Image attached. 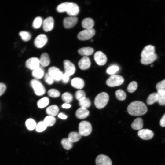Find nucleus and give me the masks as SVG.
Masks as SVG:
<instances>
[{"mask_svg": "<svg viewBox=\"0 0 165 165\" xmlns=\"http://www.w3.org/2000/svg\"><path fill=\"white\" fill-rule=\"evenodd\" d=\"M78 19L75 16H70L65 18L63 20L64 27L67 29L74 26L77 23Z\"/></svg>", "mask_w": 165, "mask_h": 165, "instance_id": "9b49d317", "label": "nucleus"}, {"mask_svg": "<svg viewBox=\"0 0 165 165\" xmlns=\"http://www.w3.org/2000/svg\"><path fill=\"white\" fill-rule=\"evenodd\" d=\"M94 52V49L89 47H82L78 50L79 53L84 56L90 55L93 53Z\"/></svg>", "mask_w": 165, "mask_h": 165, "instance_id": "5701e85b", "label": "nucleus"}, {"mask_svg": "<svg viewBox=\"0 0 165 165\" xmlns=\"http://www.w3.org/2000/svg\"><path fill=\"white\" fill-rule=\"evenodd\" d=\"M124 82L123 77L120 75H113L107 80L106 83L109 86L113 87L120 86Z\"/></svg>", "mask_w": 165, "mask_h": 165, "instance_id": "20e7f679", "label": "nucleus"}, {"mask_svg": "<svg viewBox=\"0 0 165 165\" xmlns=\"http://www.w3.org/2000/svg\"><path fill=\"white\" fill-rule=\"evenodd\" d=\"M49 102V100L48 97H44L38 101L37 106L39 108H42L48 105Z\"/></svg>", "mask_w": 165, "mask_h": 165, "instance_id": "7c9ffc66", "label": "nucleus"}, {"mask_svg": "<svg viewBox=\"0 0 165 165\" xmlns=\"http://www.w3.org/2000/svg\"><path fill=\"white\" fill-rule=\"evenodd\" d=\"M19 35L21 36L22 39L24 41H28L31 38V35L28 32L26 31H22L19 33Z\"/></svg>", "mask_w": 165, "mask_h": 165, "instance_id": "e433bc0d", "label": "nucleus"}, {"mask_svg": "<svg viewBox=\"0 0 165 165\" xmlns=\"http://www.w3.org/2000/svg\"><path fill=\"white\" fill-rule=\"evenodd\" d=\"M141 62L142 64L148 65L152 63L157 58L155 47L150 45L146 46L141 52Z\"/></svg>", "mask_w": 165, "mask_h": 165, "instance_id": "f257e3e1", "label": "nucleus"}, {"mask_svg": "<svg viewBox=\"0 0 165 165\" xmlns=\"http://www.w3.org/2000/svg\"><path fill=\"white\" fill-rule=\"evenodd\" d=\"M44 79L46 83L50 85L53 84L54 81V79L48 73H46L45 75Z\"/></svg>", "mask_w": 165, "mask_h": 165, "instance_id": "49530a36", "label": "nucleus"}, {"mask_svg": "<svg viewBox=\"0 0 165 165\" xmlns=\"http://www.w3.org/2000/svg\"><path fill=\"white\" fill-rule=\"evenodd\" d=\"M138 134L141 138L145 140L152 139L154 135L153 133L152 130L147 129L140 130Z\"/></svg>", "mask_w": 165, "mask_h": 165, "instance_id": "dca6fc26", "label": "nucleus"}, {"mask_svg": "<svg viewBox=\"0 0 165 165\" xmlns=\"http://www.w3.org/2000/svg\"><path fill=\"white\" fill-rule=\"evenodd\" d=\"M96 165H112L111 159L107 156L104 154L98 155L95 160Z\"/></svg>", "mask_w": 165, "mask_h": 165, "instance_id": "1a4fd4ad", "label": "nucleus"}, {"mask_svg": "<svg viewBox=\"0 0 165 165\" xmlns=\"http://www.w3.org/2000/svg\"><path fill=\"white\" fill-rule=\"evenodd\" d=\"M40 64L39 60L36 57L30 58L27 60L25 62L26 67L33 70L39 67Z\"/></svg>", "mask_w": 165, "mask_h": 165, "instance_id": "ddd939ff", "label": "nucleus"}, {"mask_svg": "<svg viewBox=\"0 0 165 165\" xmlns=\"http://www.w3.org/2000/svg\"><path fill=\"white\" fill-rule=\"evenodd\" d=\"M119 69V68L118 66L113 65L108 68L106 70V72L108 74L113 75L118 72Z\"/></svg>", "mask_w": 165, "mask_h": 165, "instance_id": "a19ab883", "label": "nucleus"}, {"mask_svg": "<svg viewBox=\"0 0 165 165\" xmlns=\"http://www.w3.org/2000/svg\"><path fill=\"white\" fill-rule=\"evenodd\" d=\"M6 89V85L2 83H0V96L2 95L5 91Z\"/></svg>", "mask_w": 165, "mask_h": 165, "instance_id": "09e8293b", "label": "nucleus"}, {"mask_svg": "<svg viewBox=\"0 0 165 165\" xmlns=\"http://www.w3.org/2000/svg\"><path fill=\"white\" fill-rule=\"evenodd\" d=\"M39 60L40 64L43 67L48 66L50 62L49 56L46 53H43L41 54Z\"/></svg>", "mask_w": 165, "mask_h": 165, "instance_id": "412c9836", "label": "nucleus"}, {"mask_svg": "<svg viewBox=\"0 0 165 165\" xmlns=\"http://www.w3.org/2000/svg\"><path fill=\"white\" fill-rule=\"evenodd\" d=\"M48 38L46 35L41 34L35 38L34 43L35 46L39 48L42 47L47 42Z\"/></svg>", "mask_w": 165, "mask_h": 165, "instance_id": "4468645a", "label": "nucleus"}, {"mask_svg": "<svg viewBox=\"0 0 165 165\" xmlns=\"http://www.w3.org/2000/svg\"><path fill=\"white\" fill-rule=\"evenodd\" d=\"M160 124L163 127H165V113L164 114L160 119Z\"/></svg>", "mask_w": 165, "mask_h": 165, "instance_id": "8fccbe9b", "label": "nucleus"}, {"mask_svg": "<svg viewBox=\"0 0 165 165\" xmlns=\"http://www.w3.org/2000/svg\"><path fill=\"white\" fill-rule=\"evenodd\" d=\"M94 58L96 63L100 66L105 65L107 61L106 56L101 51H97L95 53Z\"/></svg>", "mask_w": 165, "mask_h": 165, "instance_id": "9d476101", "label": "nucleus"}, {"mask_svg": "<svg viewBox=\"0 0 165 165\" xmlns=\"http://www.w3.org/2000/svg\"><path fill=\"white\" fill-rule=\"evenodd\" d=\"M95 30L93 28L85 29L79 32L77 37L80 40H86L91 38L95 35Z\"/></svg>", "mask_w": 165, "mask_h": 165, "instance_id": "0eeeda50", "label": "nucleus"}, {"mask_svg": "<svg viewBox=\"0 0 165 165\" xmlns=\"http://www.w3.org/2000/svg\"><path fill=\"white\" fill-rule=\"evenodd\" d=\"M33 76L35 78L39 79L43 76L44 71L43 69L40 66L33 70L32 73Z\"/></svg>", "mask_w": 165, "mask_h": 165, "instance_id": "bb28decb", "label": "nucleus"}, {"mask_svg": "<svg viewBox=\"0 0 165 165\" xmlns=\"http://www.w3.org/2000/svg\"><path fill=\"white\" fill-rule=\"evenodd\" d=\"M30 85L33 88L35 94L38 96H42L46 92L43 85L38 80L33 79L30 82Z\"/></svg>", "mask_w": 165, "mask_h": 165, "instance_id": "423d86ee", "label": "nucleus"}, {"mask_svg": "<svg viewBox=\"0 0 165 165\" xmlns=\"http://www.w3.org/2000/svg\"><path fill=\"white\" fill-rule=\"evenodd\" d=\"M158 100V94L157 93H152L148 97L146 102L147 104L151 105L157 102Z\"/></svg>", "mask_w": 165, "mask_h": 165, "instance_id": "cd10ccee", "label": "nucleus"}, {"mask_svg": "<svg viewBox=\"0 0 165 165\" xmlns=\"http://www.w3.org/2000/svg\"><path fill=\"white\" fill-rule=\"evenodd\" d=\"M59 110L58 107L57 105H52L46 109V112L49 116H54L57 114Z\"/></svg>", "mask_w": 165, "mask_h": 165, "instance_id": "393cba45", "label": "nucleus"}, {"mask_svg": "<svg viewBox=\"0 0 165 165\" xmlns=\"http://www.w3.org/2000/svg\"><path fill=\"white\" fill-rule=\"evenodd\" d=\"M75 96L76 99L79 101L86 97V94L83 91L79 90L75 93Z\"/></svg>", "mask_w": 165, "mask_h": 165, "instance_id": "c03bdc74", "label": "nucleus"}, {"mask_svg": "<svg viewBox=\"0 0 165 165\" xmlns=\"http://www.w3.org/2000/svg\"><path fill=\"white\" fill-rule=\"evenodd\" d=\"M79 131L82 135L86 136L90 135L92 131V127L90 123L87 121L81 122L79 126Z\"/></svg>", "mask_w": 165, "mask_h": 165, "instance_id": "39448f33", "label": "nucleus"}, {"mask_svg": "<svg viewBox=\"0 0 165 165\" xmlns=\"http://www.w3.org/2000/svg\"><path fill=\"white\" fill-rule=\"evenodd\" d=\"M58 116L59 118L63 119H66L67 118V116L62 113H60Z\"/></svg>", "mask_w": 165, "mask_h": 165, "instance_id": "3c124183", "label": "nucleus"}, {"mask_svg": "<svg viewBox=\"0 0 165 165\" xmlns=\"http://www.w3.org/2000/svg\"><path fill=\"white\" fill-rule=\"evenodd\" d=\"M89 113V111L87 109L81 107L76 111L75 115L78 119H82L87 117Z\"/></svg>", "mask_w": 165, "mask_h": 165, "instance_id": "aec40b11", "label": "nucleus"}, {"mask_svg": "<svg viewBox=\"0 0 165 165\" xmlns=\"http://www.w3.org/2000/svg\"><path fill=\"white\" fill-rule=\"evenodd\" d=\"M91 65L90 58L87 56H83L78 62L79 68L82 70L88 68Z\"/></svg>", "mask_w": 165, "mask_h": 165, "instance_id": "a211bd4d", "label": "nucleus"}, {"mask_svg": "<svg viewBox=\"0 0 165 165\" xmlns=\"http://www.w3.org/2000/svg\"><path fill=\"white\" fill-rule=\"evenodd\" d=\"M61 144L63 147L67 150L70 149L72 147L73 144L68 139V138H64L61 141Z\"/></svg>", "mask_w": 165, "mask_h": 165, "instance_id": "473e14b6", "label": "nucleus"}, {"mask_svg": "<svg viewBox=\"0 0 165 165\" xmlns=\"http://www.w3.org/2000/svg\"><path fill=\"white\" fill-rule=\"evenodd\" d=\"M47 127L43 121H40L37 125L35 130L38 132H42L46 129Z\"/></svg>", "mask_w": 165, "mask_h": 165, "instance_id": "37998d69", "label": "nucleus"}, {"mask_svg": "<svg viewBox=\"0 0 165 165\" xmlns=\"http://www.w3.org/2000/svg\"><path fill=\"white\" fill-rule=\"evenodd\" d=\"M54 25L53 18L49 16L45 19L43 22V28L46 32L49 31L53 29Z\"/></svg>", "mask_w": 165, "mask_h": 165, "instance_id": "f3484780", "label": "nucleus"}, {"mask_svg": "<svg viewBox=\"0 0 165 165\" xmlns=\"http://www.w3.org/2000/svg\"><path fill=\"white\" fill-rule=\"evenodd\" d=\"M62 106L63 108L68 109L71 107V105L68 103H65L62 105Z\"/></svg>", "mask_w": 165, "mask_h": 165, "instance_id": "603ef678", "label": "nucleus"}, {"mask_svg": "<svg viewBox=\"0 0 165 165\" xmlns=\"http://www.w3.org/2000/svg\"><path fill=\"white\" fill-rule=\"evenodd\" d=\"M42 18L40 16L36 17L34 20L32 26L35 29H38L42 25Z\"/></svg>", "mask_w": 165, "mask_h": 165, "instance_id": "4c0bfd02", "label": "nucleus"}, {"mask_svg": "<svg viewBox=\"0 0 165 165\" xmlns=\"http://www.w3.org/2000/svg\"><path fill=\"white\" fill-rule=\"evenodd\" d=\"M158 100L157 102L161 105H165V94H160L158 93Z\"/></svg>", "mask_w": 165, "mask_h": 165, "instance_id": "a18cd8bd", "label": "nucleus"}, {"mask_svg": "<svg viewBox=\"0 0 165 165\" xmlns=\"http://www.w3.org/2000/svg\"><path fill=\"white\" fill-rule=\"evenodd\" d=\"M82 27L85 29H91L94 26V22L92 19L86 18L82 20Z\"/></svg>", "mask_w": 165, "mask_h": 165, "instance_id": "b1692460", "label": "nucleus"}, {"mask_svg": "<svg viewBox=\"0 0 165 165\" xmlns=\"http://www.w3.org/2000/svg\"><path fill=\"white\" fill-rule=\"evenodd\" d=\"M56 121V118L54 116H49L44 118L43 122L47 127L51 126L54 125Z\"/></svg>", "mask_w": 165, "mask_h": 165, "instance_id": "72a5a7b5", "label": "nucleus"}, {"mask_svg": "<svg viewBox=\"0 0 165 165\" xmlns=\"http://www.w3.org/2000/svg\"><path fill=\"white\" fill-rule=\"evenodd\" d=\"M82 135L79 132H72L68 135V139L72 143L79 141L82 137Z\"/></svg>", "mask_w": 165, "mask_h": 165, "instance_id": "a878e982", "label": "nucleus"}, {"mask_svg": "<svg viewBox=\"0 0 165 165\" xmlns=\"http://www.w3.org/2000/svg\"><path fill=\"white\" fill-rule=\"evenodd\" d=\"M69 2H65L58 5L56 8L57 11L59 13L66 12Z\"/></svg>", "mask_w": 165, "mask_h": 165, "instance_id": "58836bf2", "label": "nucleus"}, {"mask_svg": "<svg viewBox=\"0 0 165 165\" xmlns=\"http://www.w3.org/2000/svg\"><path fill=\"white\" fill-rule=\"evenodd\" d=\"M138 87L137 82L134 81L130 82L128 86L127 90L130 93H133L136 90Z\"/></svg>", "mask_w": 165, "mask_h": 165, "instance_id": "ea45409f", "label": "nucleus"}, {"mask_svg": "<svg viewBox=\"0 0 165 165\" xmlns=\"http://www.w3.org/2000/svg\"><path fill=\"white\" fill-rule=\"evenodd\" d=\"M65 73L69 76L73 75L75 72V65L68 60H65L63 62Z\"/></svg>", "mask_w": 165, "mask_h": 165, "instance_id": "2eb2a0df", "label": "nucleus"}, {"mask_svg": "<svg viewBox=\"0 0 165 165\" xmlns=\"http://www.w3.org/2000/svg\"><path fill=\"white\" fill-rule=\"evenodd\" d=\"M25 125L27 128L30 130L35 129L37 125L35 121L31 118H29L26 120Z\"/></svg>", "mask_w": 165, "mask_h": 165, "instance_id": "2f4dec72", "label": "nucleus"}, {"mask_svg": "<svg viewBox=\"0 0 165 165\" xmlns=\"http://www.w3.org/2000/svg\"><path fill=\"white\" fill-rule=\"evenodd\" d=\"M146 105L142 101H135L128 106L127 111L129 114L133 116H140L145 114L147 111Z\"/></svg>", "mask_w": 165, "mask_h": 165, "instance_id": "f03ea898", "label": "nucleus"}, {"mask_svg": "<svg viewBox=\"0 0 165 165\" xmlns=\"http://www.w3.org/2000/svg\"><path fill=\"white\" fill-rule=\"evenodd\" d=\"M48 94L49 96L53 98L58 97L60 95L59 91L54 89L49 90L48 92Z\"/></svg>", "mask_w": 165, "mask_h": 165, "instance_id": "79ce46f5", "label": "nucleus"}, {"mask_svg": "<svg viewBox=\"0 0 165 165\" xmlns=\"http://www.w3.org/2000/svg\"><path fill=\"white\" fill-rule=\"evenodd\" d=\"M79 103L81 108L86 109L89 108L91 104L90 99L86 97L79 101Z\"/></svg>", "mask_w": 165, "mask_h": 165, "instance_id": "c756f323", "label": "nucleus"}, {"mask_svg": "<svg viewBox=\"0 0 165 165\" xmlns=\"http://www.w3.org/2000/svg\"><path fill=\"white\" fill-rule=\"evenodd\" d=\"M109 99V96L107 93L101 92L97 95L95 98V105L98 109L102 108L106 105Z\"/></svg>", "mask_w": 165, "mask_h": 165, "instance_id": "7ed1b4c3", "label": "nucleus"}, {"mask_svg": "<svg viewBox=\"0 0 165 165\" xmlns=\"http://www.w3.org/2000/svg\"><path fill=\"white\" fill-rule=\"evenodd\" d=\"M156 88L158 93L165 94V79L158 82L156 85Z\"/></svg>", "mask_w": 165, "mask_h": 165, "instance_id": "c85d7f7f", "label": "nucleus"}, {"mask_svg": "<svg viewBox=\"0 0 165 165\" xmlns=\"http://www.w3.org/2000/svg\"><path fill=\"white\" fill-rule=\"evenodd\" d=\"M115 94L116 98L119 100H124L126 98L127 95L126 93L122 90H117L116 91Z\"/></svg>", "mask_w": 165, "mask_h": 165, "instance_id": "f704fd0d", "label": "nucleus"}, {"mask_svg": "<svg viewBox=\"0 0 165 165\" xmlns=\"http://www.w3.org/2000/svg\"><path fill=\"white\" fill-rule=\"evenodd\" d=\"M62 98L65 102L68 103L72 101L73 98L71 94L66 92L63 94L62 95Z\"/></svg>", "mask_w": 165, "mask_h": 165, "instance_id": "c9c22d12", "label": "nucleus"}, {"mask_svg": "<svg viewBox=\"0 0 165 165\" xmlns=\"http://www.w3.org/2000/svg\"><path fill=\"white\" fill-rule=\"evenodd\" d=\"M71 84L73 87L80 89L84 86V82L82 79L79 77H75L71 80Z\"/></svg>", "mask_w": 165, "mask_h": 165, "instance_id": "6ab92c4d", "label": "nucleus"}, {"mask_svg": "<svg viewBox=\"0 0 165 165\" xmlns=\"http://www.w3.org/2000/svg\"><path fill=\"white\" fill-rule=\"evenodd\" d=\"M143 121L140 118H137L135 119L131 124L132 128L134 130H140L143 127Z\"/></svg>", "mask_w": 165, "mask_h": 165, "instance_id": "4be33fe9", "label": "nucleus"}, {"mask_svg": "<svg viewBox=\"0 0 165 165\" xmlns=\"http://www.w3.org/2000/svg\"><path fill=\"white\" fill-rule=\"evenodd\" d=\"M48 73L51 76L54 80L58 82L61 80L63 74L57 68L51 67L48 70Z\"/></svg>", "mask_w": 165, "mask_h": 165, "instance_id": "6e6552de", "label": "nucleus"}, {"mask_svg": "<svg viewBox=\"0 0 165 165\" xmlns=\"http://www.w3.org/2000/svg\"><path fill=\"white\" fill-rule=\"evenodd\" d=\"M69 75L65 73L63 74L61 80L64 83H67L69 81Z\"/></svg>", "mask_w": 165, "mask_h": 165, "instance_id": "de8ad7c7", "label": "nucleus"}, {"mask_svg": "<svg viewBox=\"0 0 165 165\" xmlns=\"http://www.w3.org/2000/svg\"><path fill=\"white\" fill-rule=\"evenodd\" d=\"M79 7L76 4L69 2L66 11L68 15L71 16H75L79 13Z\"/></svg>", "mask_w": 165, "mask_h": 165, "instance_id": "f8f14e48", "label": "nucleus"}]
</instances>
